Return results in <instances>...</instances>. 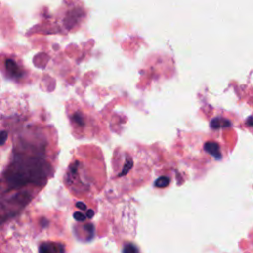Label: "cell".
<instances>
[{
	"mask_svg": "<svg viewBox=\"0 0 253 253\" xmlns=\"http://www.w3.org/2000/svg\"><path fill=\"white\" fill-rule=\"evenodd\" d=\"M74 217L77 219V220H84L86 218V216L84 214H82L81 212H75L74 213Z\"/></svg>",
	"mask_w": 253,
	"mask_h": 253,
	"instance_id": "8992f818",
	"label": "cell"
},
{
	"mask_svg": "<svg viewBox=\"0 0 253 253\" xmlns=\"http://www.w3.org/2000/svg\"><path fill=\"white\" fill-rule=\"evenodd\" d=\"M39 249L40 253H65L64 245L57 241H44Z\"/></svg>",
	"mask_w": 253,
	"mask_h": 253,
	"instance_id": "6da1fadb",
	"label": "cell"
},
{
	"mask_svg": "<svg viewBox=\"0 0 253 253\" xmlns=\"http://www.w3.org/2000/svg\"><path fill=\"white\" fill-rule=\"evenodd\" d=\"M205 149L211 153V155H213L216 158H220L221 154L219 152V147L215 142H207L205 144Z\"/></svg>",
	"mask_w": 253,
	"mask_h": 253,
	"instance_id": "3957f363",
	"label": "cell"
},
{
	"mask_svg": "<svg viewBox=\"0 0 253 253\" xmlns=\"http://www.w3.org/2000/svg\"><path fill=\"white\" fill-rule=\"evenodd\" d=\"M123 253H138V250H137L135 245H133L131 243H126L124 246Z\"/></svg>",
	"mask_w": 253,
	"mask_h": 253,
	"instance_id": "277c9868",
	"label": "cell"
},
{
	"mask_svg": "<svg viewBox=\"0 0 253 253\" xmlns=\"http://www.w3.org/2000/svg\"><path fill=\"white\" fill-rule=\"evenodd\" d=\"M86 117L83 115V113L79 110L74 111L71 113L70 116V123L72 124L73 127H77L79 132L83 131V128L86 127Z\"/></svg>",
	"mask_w": 253,
	"mask_h": 253,
	"instance_id": "7a4b0ae2",
	"label": "cell"
},
{
	"mask_svg": "<svg viewBox=\"0 0 253 253\" xmlns=\"http://www.w3.org/2000/svg\"><path fill=\"white\" fill-rule=\"evenodd\" d=\"M168 182H169V179L166 178V177H160L156 180L155 182V186L158 187V188H165L167 185H168Z\"/></svg>",
	"mask_w": 253,
	"mask_h": 253,
	"instance_id": "5b68a950",
	"label": "cell"
}]
</instances>
